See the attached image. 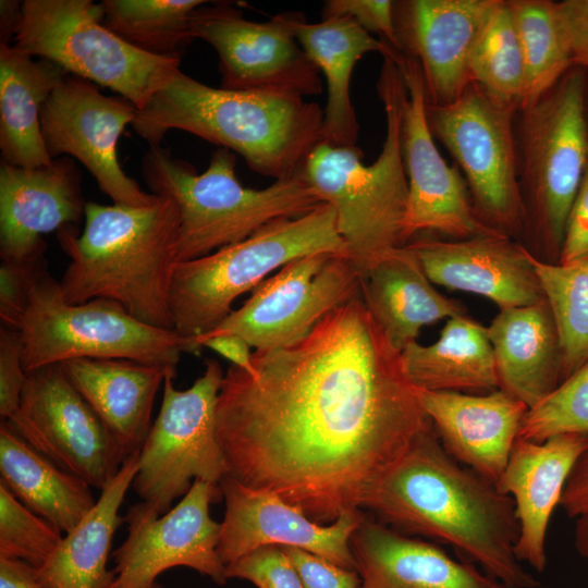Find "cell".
Instances as JSON below:
<instances>
[{"mask_svg":"<svg viewBox=\"0 0 588 588\" xmlns=\"http://www.w3.org/2000/svg\"><path fill=\"white\" fill-rule=\"evenodd\" d=\"M432 283L481 295L500 310L544 299L531 252L505 234L406 243Z\"/></svg>","mask_w":588,"mask_h":588,"instance_id":"cell-22","label":"cell"},{"mask_svg":"<svg viewBox=\"0 0 588 588\" xmlns=\"http://www.w3.org/2000/svg\"><path fill=\"white\" fill-rule=\"evenodd\" d=\"M470 81L518 110L525 82L523 50L507 0H497L474 46Z\"/></svg>","mask_w":588,"mask_h":588,"instance_id":"cell-37","label":"cell"},{"mask_svg":"<svg viewBox=\"0 0 588 588\" xmlns=\"http://www.w3.org/2000/svg\"><path fill=\"white\" fill-rule=\"evenodd\" d=\"M323 110L304 97L210 87L177 69L137 110L134 131L150 146L182 130L241 155L274 181L304 168L322 140Z\"/></svg>","mask_w":588,"mask_h":588,"instance_id":"cell-3","label":"cell"},{"mask_svg":"<svg viewBox=\"0 0 588 588\" xmlns=\"http://www.w3.org/2000/svg\"><path fill=\"white\" fill-rule=\"evenodd\" d=\"M103 24L125 42L149 54L180 58L192 41V21L204 0H105Z\"/></svg>","mask_w":588,"mask_h":588,"instance_id":"cell-34","label":"cell"},{"mask_svg":"<svg viewBox=\"0 0 588 588\" xmlns=\"http://www.w3.org/2000/svg\"><path fill=\"white\" fill-rule=\"evenodd\" d=\"M507 2L525 64L524 90L519 105L522 108L552 88L573 63L556 2L550 0H507Z\"/></svg>","mask_w":588,"mask_h":588,"instance_id":"cell-35","label":"cell"},{"mask_svg":"<svg viewBox=\"0 0 588 588\" xmlns=\"http://www.w3.org/2000/svg\"><path fill=\"white\" fill-rule=\"evenodd\" d=\"M36 573L22 560L0 556V588H41Z\"/></svg>","mask_w":588,"mask_h":588,"instance_id":"cell-49","label":"cell"},{"mask_svg":"<svg viewBox=\"0 0 588 588\" xmlns=\"http://www.w3.org/2000/svg\"><path fill=\"white\" fill-rule=\"evenodd\" d=\"M302 14L285 12L254 22L231 3L204 4L195 11L192 35L217 51L221 88L305 98L319 95L322 82L295 37V23Z\"/></svg>","mask_w":588,"mask_h":588,"instance_id":"cell-14","label":"cell"},{"mask_svg":"<svg viewBox=\"0 0 588 588\" xmlns=\"http://www.w3.org/2000/svg\"><path fill=\"white\" fill-rule=\"evenodd\" d=\"M486 331L500 389L531 408L561 383L559 335L546 299L500 310Z\"/></svg>","mask_w":588,"mask_h":588,"instance_id":"cell-28","label":"cell"},{"mask_svg":"<svg viewBox=\"0 0 588 588\" xmlns=\"http://www.w3.org/2000/svg\"><path fill=\"white\" fill-rule=\"evenodd\" d=\"M198 346L208 347L226 358L233 366L248 372L253 371V353L250 345L243 338L235 334H219L207 336L198 342Z\"/></svg>","mask_w":588,"mask_h":588,"instance_id":"cell-48","label":"cell"},{"mask_svg":"<svg viewBox=\"0 0 588 588\" xmlns=\"http://www.w3.org/2000/svg\"><path fill=\"white\" fill-rule=\"evenodd\" d=\"M575 547L588 561V515L577 517L575 526Z\"/></svg>","mask_w":588,"mask_h":588,"instance_id":"cell-51","label":"cell"},{"mask_svg":"<svg viewBox=\"0 0 588 588\" xmlns=\"http://www.w3.org/2000/svg\"><path fill=\"white\" fill-rule=\"evenodd\" d=\"M231 365L216 409L228 476L319 524L360 511L377 480L433 425L362 295L301 342ZM363 511V510H362Z\"/></svg>","mask_w":588,"mask_h":588,"instance_id":"cell-1","label":"cell"},{"mask_svg":"<svg viewBox=\"0 0 588 588\" xmlns=\"http://www.w3.org/2000/svg\"><path fill=\"white\" fill-rule=\"evenodd\" d=\"M0 483L65 534L94 507L90 486L32 448L8 421L0 426Z\"/></svg>","mask_w":588,"mask_h":588,"instance_id":"cell-33","label":"cell"},{"mask_svg":"<svg viewBox=\"0 0 588 588\" xmlns=\"http://www.w3.org/2000/svg\"><path fill=\"white\" fill-rule=\"evenodd\" d=\"M382 57L377 91L385 114V138L377 159L367 166L358 147L321 140L304 164L311 187L334 208L348 256L362 271L407 243L408 181L402 147L406 87L391 52Z\"/></svg>","mask_w":588,"mask_h":588,"instance_id":"cell-5","label":"cell"},{"mask_svg":"<svg viewBox=\"0 0 588 588\" xmlns=\"http://www.w3.org/2000/svg\"><path fill=\"white\" fill-rule=\"evenodd\" d=\"M316 253L348 255L335 210L327 203L304 216L268 223L206 256L177 262L169 294L173 330L193 343L233 311L240 295L253 292L287 262Z\"/></svg>","mask_w":588,"mask_h":588,"instance_id":"cell-7","label":"cell"},{"mask_svg":"<svg viewBox=\"0 0 588 588\" xmlns=\"http://www.w3.org/2000/svg\"><path fill=\"white\" fill-rule=\"evenodd\" d=\"M359 588H506L473 563L365 515L351 538Z\"/></svg>","mask_w":588,"mask_h":588,"instance_id":"cell-25","label":"cell"},{"mask_svg":"<svg viewBox=\"0 0 588 588\" xmlns=\"http://www.w3.org/2000/svg\"><path fill=\"white\" fill-rule=\"evenodd\" d=\"M23 365V343L17 329L0 330V416L9 420L17 411L26 383Z\"/></svg>","mask_w":588,"mask_h":588,"instance_id":"cell-42","label":"cell"},{"mask_svg":"<svg viewBox=\"0 0 588 588\" xmlns=\"http://www.w3.org/2000/svg\"><path fill=\"white\" fill-rule=\"evenodd\" d=\"M394 2L390 0H329L322 19L350 16L368 33H376L393 49L401 51L397 37Z\"/></svg>","mask_w":588,"mask_h":588,"instance_id":"cell-41","label":"cell"},{"mask_svg":"<svg viewBox=\"0 0 588 588\" xmlns=\"http://www.w3.org/2000/svg\"><path fill=\"white\" fill-rule=\"evenodd\" d=\"M66 377L128 457L139 451L152 426L156 395L176 368L127 359H71Z\"/></svg>","mask_w":588,"mask_h":588,"instance_id":"cell-26","label":"cell"},{"mask_svg":"<svg viewBox=\"0 0 588 588\" xmlns=\"http://www.w3.org/2000/svg\"><path fill=\"white\" fill-rule=\"evenodd\" d=\"M81 236L58 232L70 257L60 289L72 304L105 298L136 319L172 329L169 294L179 262L180 211L167 195L142 207L86 203Z\"/></svg>","mask_w":588,"mask_h":588,"instance_id":"cell-4","label":"cell"},{"mask_svg":"<svg viewBox=\"0 0 588 588\" xmlns=\"http://www.w3.org/2000/svg\"><path fill=\"white\" fill-rule=\"evenodd\" d=\"M588 448V434L561 433L536 442L517 439L497 483L515 504L519 535L515 554L537 572L547 565L546 538L567 478Z\"/></svg>","mask_w":588,"mask_h":588,"instance_id":"cell-24","label":"cell"},{"mask_svg":"<svg viewBox=\"0 0 588 588\" xmlns=\"http://www.w3.org/2000/svg\"><path fill=\"white\" fill-rule=\"evenodd\" d=\"M225 501L218 553L228 566L267 546L298 548L356 571L351 538L365 515L347 512L319 524L270 491L247 487L225 476L219 483Z\"/></svg>","mask_w":588,"mask_h":588,"instance_id":"cell-19","label":"cell"},{"mask_svg":"<svg viewBox=\"0 0 588 588\" xmlns=\"http://www.w3.org/2000/svg\"><path fill=\"white\" fill-rule=\"evenodd\" d=\"M123 97L106 96L91 83L68 74L42 107L41 134L49 156L76 158L113 204L142 207L158 195L146 193L119 163L118 142L136 118Z\"/></svg>","mask_w":588,"mask_h":588,"instance_id":"cell-18","label":"cell"},{"mask_svg":"<svg viewBox=\"0 0 588 588\" xmlns=\"http://www.w3.org/2000/svg\"><path fill=\"white\" fill-rule=\"evenodd\" d=\"M401 362L419 390L488 393L500 389L486 328L466 315L448 319L434 343L406 346Z\"/></svg>","mask_w":588,"mask_h":588,"instance_id":"cell-32","label":"cell"},{"mask_svg":"<svg viewBox=\"0 0 588 588\" xmlns=\"http://www.w3.org/2000/svg\"><path fill=\"white\" fill-rule=\"evenodd\" d=\"M417 395L446 452L497 486L529 407L502 389L488 393L417 389Z\"/></svg>","mask_w":588,"mask_h":588,"instance_id":"cell-23","label":"cell"},{"mask_svg":"<svg viewBox=\"0 0 588 588\" xmlns=\"http://www.w3.org/2000/svg\"><path fill=\"white\" fill-rule=\"evenodd\" d=\"M139 451L123 462L94 507L37 568L41 588H112L115 574L107 565L113 535L125 522L119 511L137 474Z\"/></svg>","mask_w":588,"mask_h":588,"instance_id":"cell-30","label":"cell"},{"mask_svg":"<svg viewBox=\"0 0 588 588\" xmlns=\"http://www.w3.org/2000/svg\"><path fill=\"white\" fill-rule=\"evenodd\" d=\"M516 113V108L498 102L474 82L453 102L426 106L430 131L462 169L477 215L511 237L525 230Z\"/></svg>","mask_w":588,"mask_h":588,"instance_id":"cell-12","label":"cell"},{"mask_svg":"<svg viewBox=\"0 0 588 588\" xmlns=\"http://www.w3.org/2000/svg\"><path fill=\"white\" fill-rule=\"evenodd\" d=\"M391 54L406 87L402 147L408 181L407 243L424 232H438L454 240L504 234L481 221L458 168L449 166L438 150L427 121V96L417 60L395 49Z\"/></svg>","mask_w":588,"mask_h":588,"instance_id":"cell-17","label":"cell"},{"mask_svg":"<svg viewBox=\"0 0 588 588\" xmlns=\"http://www.w3.org/2000/svg\"><path fill=\"white\" fill-rule=\"evenodd\" d=\"M228 578H240L258 588H304L283 547L259 548L226 566Z\"/></svg>","mask_w":588,"mask_h":588,"instance_id":"cell-40","label":"cell"},{"mask_svg":"<svg viewBox=\"0 0 588 588\" xmlns=\"http://www.w3.org/2000/svg\"><path fill=\"white\" fill-rule=\"evenodd\" d=\"M561 433L588 434V359L528 409L518 438L541 442Z\"/></svg>","mask_w":588,"mask_h":588,"instance_id":"cell-38","label":"cell"},{"mask_svg":"<svg viewBox=\"0 0 588 588\" xmlns=\"http://www.w3.org/2000/svg\"><path fill=\"white\" fill-rule=\"evenodd\" d=\"M495 3L497 0L394 2L401 51L417 60L428 103H451L471 82V52Z\"/></svg>","mask_w":588,"mask_h":588,"instance_id":"cell-20","label":"cell"},{"mask_svg":"<svg viewBox=\"0 0 588 588\" xmlns=\"http://www.w3.org/2000/svg\"><path fill=\"white\" fill-rule=\"evenodd\" d=\"M295 37L308 58L323 74L327 105L323 110L322 140L340 147H357L359 125L351 101L350 84L359 59L369 52L385 54L391 46L375 39L350 16L308 23L302 14L295 23Z\"/></svg>","mask_w":588,"mask_h":588,"instance_id":"cell-29","label":"cell"},{"mask_svg":"<svg viewBox=\"0 0 588 588\" xmlns=\"http://www.w3.org/2000/svg\"><path fill=\"white\" fill-rule=\"evenodd\" d=\"M222 498L219 485L194 480L187 493L158 515L146 503L128 507L127 536L112 553V588H148L169 568L189 567L217 585L229 579L218 553L221 523L210 517L212 502Z\"/></svg>","mask_w":588,"mask_h":588,"instance_id":"cell-15","label":"cell"},{"mask_svg":"<svg viewBox=\"0 0 588 588\" xmlns=\"http://www.w3.org/2000/svg\"><path fill=\"white\" fill-rule=\"evenodd\" d=\"M559 505L569 517L588 515V448L576 461Z\"/></svg>","mask_w":588,"mask_h":588,"instance_id":"cell-47","label":"cell"},{"mask_svg":"<svg viewBox=\"0 0 588 588\" xmlns=\"http://www.w3.org/2000/svg\"><path fill=\"white\" fill-rule=\"evenodd\" d=\"M573 66L588 70V0L556 2Z\"/></svg>","mask_w":588,"mask_h":588,"instance_id":"cell-46","label":"cell"},{"mask_svg":"<svg viewBox=\"0 0 588 588\" xmlns=\"http://www.w3.org/2000/svg\"><path fill=\"white\" fill-rule=\"evenodd\" d=\"M235 162V154L222 147L213 151L203 173L160 145L150 146L144 156L143 175L152 194L170 196L179 207V262L206 256L268 223L304 216L323 204L304 168L256 189L240 183Z\"/></svg>","mask_w":588,"mask_h":588,"instance_id":"cell-6","label":"cell"},{"mask_svg":"<svg viewBox=\"0 0 588 588\" xmlns=\"http://www.w3.org/2000/svg\"><path fill=\"white\" fill-rule=\"evenodd\" d=\"M61 532L0 483V556L19 559L39 568L60 544Z\"/></svg>","mask_w":588,"mask_h":588,"instance_id":"cell-39","label":"cell"},{"mask_svg":"<svg viewBox=\"0 0 588 588\" xmlns=\"http://www.w3.org/2000/svg\"><path fill=\"white\" fill-rule=\"evenodd\" d=\"M69 73L56 63L0 44V149L2 162L33 169L52 162L41 134L40 115L54 88Z\"/></svg>","mask_w":588,"mask_h":588,"instance_id":"cell-31","label":"cell"},{"mask_svg":"<svg viewBox=\"0 0 588 588\" xmlns=\"http://www.w3.org/2000/svg\"><path fill=\"white\" fill-rule=\"evenodd\" d=\"M572 68L515 122L524 233L558 257L588 164L586 76Z\"/></svg>","mask_w":588,"mask_h":588,"instance_id":"cell-8","label":"cell"},{"mask_svg":"<svg viewBox=\"0 0 588 588\" xmlns=\"http://www.w3.org/2000/svg\"><path fill=\"white\" fill-rule=\"evenodd\" d=\"M7 421L32 448L98 490L127 458L60 364L27 372L20 406Z\"/></svg>","mask_w":588,"mask_h":588,"instance_id":"cell-16","label":"cell"},{"mask_svg":"<svg viewBox=\"0 0 588 588\" xmlns=\"http://www.w3.org/2000/svg\"><path fill=\"white\" fill-rule=\"evenodd\" d=\"M362 510L404 535L450 544L506 588L539 586L515 554L513 499L454 460L434 428L377 480Z\"/></svg>","mask_w":588,"mask_h":588,"instance_id":"cell-2","label":"cell"},{"mask_svg":"<svg viewBox=\"0 0 588 588\" xmlns=\"http://www.w3.org/2000/svg\"><path fill=\"white\" fill-rule=\"evenodd\" d=\"M148 588H164V587L156 581L151 586H149Z\"/></svg>","mask_w":588,"mask_h":588,"instance_id":"cell-52","label":"cell"},{"mask_svg":"<svg viewBox=\"0 0 588 588\" xmlns=\"http://www.w3.org/2000/svg\"><path fill=\"white\" fill-rule=\"evenodd\" d=\"M44 265L1 259L0 318L5 327L16 328L27 304L29 287L36 270Z\"/></svg>","mask_w":588,"mask_h":588,"instance_id":"cell-44","label":"cell"},{"mask_svg":"<svg viewBox=\"0 0 588 588\" xmlns=\"http://www.w3.org/2000/svg\"><path fill=\"white\" fill-rule=\"evenodd\" d=\"M81 174L65 157L26 169L1 162V259L36 262L42 259V235L74 228L85 217Z\"/></svg>","mask_w":588,"mask_h":588,"instance_id":"cell-21","label":"cell"},{"mask_svg":"<svg viewBox=\"0 0 588 588\" xmlns=\"http://www.w3.org/2000/svg\"><path fill=\"white\" fill-rule=\"evenodd\" d=\"M588 254V164L571 207L558 262H568Z\"/></svg>","mask_w":588,"mask_h":588,"instance_id":"cell-45","label":"cell"},{"mask_svg":"<svg viewBox=\"0 0 588 588\" xmlns=\"http://www.w3.org/2000/svg\"><path fill=\"white\" fill-rule=\"evenodd\" d=\"M530 260L556 326L563 381L588 359V254L553 264L531 253Z\"/></svg>","mask_w":588,"mask_h":588,"instance_id":"cell-36","label":"cell"},{"mask_svg":"<svg viewBox=\"0 0 588 588\" xmlns=\"http://www.w3.org/2000/svg\"><path fill=\"white\" fill-rule=\"evenodd\" d=\"M22 2L15 0H1L0 2V44L9 45L13 40L20 20Z\"/></svg>","mask_w":588,"mask_h":588,"instance_id":"cell-50","label":"cell"},{"mask_svg":"<svg viewBox=\"0 0 588 588\" xmlns=\"http://www.w3.org/2000/svg\"><path fill=\"white\" fill-rule=\"evenodd\" d=\"M224 372L216 359L194 383L179 390L173 376L162 385V403L142 445L132 487L158 515L183 498L194 480L215 485L228 476L217 438L216 409Z\"/></svg>","mask_w":588,"mask_h":588,"instance_id":"cell-11","label":"cell"},{"mask_svg":"<svg viewBox=\"0 0 588 588\" xmlns=\"http://www.w3.org/2000/svg\"><path fill=\"white\" fill-rule=\"evenodd\" d=\"M360 295L387 340L399 352L417 342L424 326L465 315L460 304L432 285L406 244L362 271Z\"/></svg>","mask_w":588,"mask_h":588,"instance_id":"cell-27","label":"cell"},{"mask_svg":"<svg viewBox=\"0 0 588 588\" xmlns=\"http://www.w3.org/2000/svg\"><path fill=\"white\" fill-rule=\"evenodd\" d=\"M304 588H359L357 571L344 568L320 555L283 547Z\"/></svg>","mask_w":588,"mask_h":588,"instance_id":"cell-43","label":"cell"},{"mask_svg":"<svg viewBox=\"0 0 588 588\" xmlns=\"http://www.w3.org/2000/svg\"><path fill=\"white\" fill-rule=\"evenodd\" d=\"M26 372L71 359H127L176 368L183 353L196 354L192 341L175 330L145 323L117 302L95 298L72 304L60 282L41 265L16 328Z\"/></svg>","mask_w":588,"mask_h":588,"instance_id":"cell-9","label":"cell"},{"mask_svg":"<svg viewBox=\"0 0 588 588\" xmlns=\"http://www.w3.org/2000/svg\"><path fill=\"white\" fill-rule=\"evenodd\" d=\"M362 270L347 254L296 258L260 283L217 328L197 336L235 334L255 351L294 345L333 309L360 294Z\"/></svg>","mask_w":588,"mask_h":588,"instance_id":"cell-13","label":"cell"},{"mask_svg":"<svg viewBox=\"0 0 588 588\" xmlns=\"http://www.w3.org/2000/svg\"><path fill=\"white\" fill-rule=\"evenodd\" d=\"M102 21L101 3L91 0H24L12 46L110 88L142 110L181 60L140 51Z\"/></svg>","mask_w":588,"mask_h":588,"instance_id":"cell-10","label":"cell"}]
</instances>
